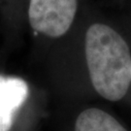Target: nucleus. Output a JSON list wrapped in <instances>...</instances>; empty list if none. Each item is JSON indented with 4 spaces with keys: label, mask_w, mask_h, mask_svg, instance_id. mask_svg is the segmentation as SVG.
I'll return each instance as SVG.
<instances>
[{
    "label": "nucleus",
    "mask_w": 131,
    "mask_h": 131,
    "mask_svg": "<svg viewBox=\"0 0 131 131\" xmlns=\"http://www.w3.org/2000/svg\"><path fill=\"white\" fill-rule=\"evenodd\" d=\"M85 57L95 90L107 100H121L131 83V54L123 38L106 24H92L85 35Z\"/></svg>",
    "instance_id": "f257e3e1"
},
{
    "label": "nucleus",
    "mask_w": 131,
    "mask_h": 131,
    "mask_svg": "<svg viewBox=\"0 0 131 131\" xmlns=\"http://www.w3.org/2000/svg\"><path fill=\"white\" fill-rule=\"evenodd\" d=\"M75 131H127L115 117L100 109L84 110L77 118Z\"/></svg>",
    "instance_id": "20e7f679"
},
{
    "label": "nucleus",
    "mask_w": 131,
    "mask_h": 131,
    "mask_svg": "<svg viewBox=\"0 0 131 131\" xmlns=\"http://www.w3.org/2000/svg\"><path fill=\"white\" fill-rule=\"evenodd\" d=\"M76 11L77 0H30L28 18L35 31L59 37L70 28Z\"/></svg>",
    "instance_id": "f03ea898"
},
{
    "label": "nucleus",
    "mask_w": 131,
    "mask_h": 131,
    "mask_svg": "<svg viewBox=\"0 0 131 131\" xmlns=\"http://www.w3.org/2000/svg\"><path fill=\"white\" fill-rule=\"evenodd\" d=\"M28 96V85L20 78L0 75V131H9L16 113Z\"/></svg>",
    "instance_id": "7ed1b4c3"
}]
</instances>
